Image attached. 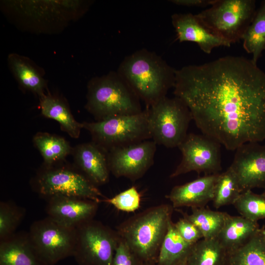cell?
I'll return each instance as SVG.
<instances>
[{
	"label": "cell",
	"mask_w": 265,
	"mask_h": 265,
	"mask_svg": "<svg viewBox=\"0 0 265 265\" xmlns=\"http://www.w3.org/2000/svg\"><path fill=\"white\" fill-rule=\"evenodd\" d=\"M174 88L202 134L226 149L265 139V73L252 59L228 55L184 66Z\"/></svg>",
	"instance_id": "6da1fadb"
},
{
	"label": "cell",
	"mask_w": 265,
	"mask_h": 265,
	"mask_svg": "<svg viewBox=\"0 0 265 265\" xmlns=\"http://www.w3.org/2000/svg\"><path fill=\"white\" fill-rule=\"evenodd\" d=\"M175 71L156 53L142 49L126 56L117 72L148 108L174 87Z\"/></svg>",
	"instance_id": "7a4b0ae2"
},
{
	"label": "cell",
	"mask_w": 265,
	"mask_h": 265,
	"mask_svg": "<svg viewBox=\"0 0 265 265\" xmlns=\"http://www.w3.org/2000/svg\"><path fill=\"white\" fill-rule=\"evenodd\" d=\"M173 207L155 206L121 223L117 232L141 264L157 263L161 243L171 220Z\"/></svg>",
	"instance_id": "3957f363"
},
{
	"label": "cell",
	"mask_w": 265,
	"mask_h": 265,
	"mask_svg": "<svg viewBox=\"0 0 265 265\" xmlns=\"http://www.w3.org/2000/svg\"><path fill=\"white\" fill-rule=\"evenodd\" d=\"M87 90L85 108L96 121L143 111L140 99L117 72L93 78Z\"/></svg>",
	"instance_id": "277c9868"
},
{
	"label": "cell",
	"mask_w": 265,
	"mask_h": 265,
	"mask_svg": "<svg viewBox=\"0 0 265 265\" xmlns=\"http://www.w3.org/2000/svg\"><path fill=\"white\" fill-rule=\"evenodd\" d=\"M64 161L50 166L43 164L31 180L33 190L46 198L64 195L87 199L98 203L106 199L97 186L80 170L65 164Z\"/></svg>",
	"instance_id": "5b68a950"
},
{
	"label": "cell",
	"mask_w": 265,
	"mask_h": 265,
	"mask_svg": "<svg viewBox=\"0 0 265 265\" xmlns=\"http://www.w3.org/2000/svg\"><path fill=\"white\" fill-rule=\"evenodd\" d=\"M82 125L90 133L92 141L107 152L151 139L147 108L139 113L84 122Z\"/></svg>",
	"instance_id": "8992f818"
},
{
	"label": "cell",
	"mask_w": 265,
	"mask_h": 265,
	"mask_svg": "<svg viewBox=\"0 0 265 265\" xmlns=\"http://www.w3.org/2000/svg\"><path fill=\"white\" fill-rule=\"evenodd\" d=\"M256 11L254 0H214L196 15L212 33L232 44L242 39Z\"/></svg>",
	"instance_id": "52a82bcc"
},
{
	"label": "cell",
	"mask_w": 265,
	"mask_h": 265,
	"mask_svg": "<svg viewBox=\"0 0 265 265\" xmlns=\"http://www.w3.org/2000/svg\"><path fill=\"white\" fill-rule=\"evenodd\" d=\"M151 139L167 148L178 146L186 138L191 112L180 98L166 96L147 108Z\"/></svg>",
	"instance_id": "ba28073f"
},
{
	"label": "cell",
	"mask_w": 265,
	"mask_h": 265,
	"mask_svg": "<svg viewBox=\"0 0 265 265\" xmlns=\"http://www.w3.org/2000/svg\"><path fill=\"white\" fill-rule=\"evenodd\" d=\"M28 234L35 251L47 265H54L73 256L76 228L64 225L47 216L33 222Z\"/></svg>",
	"instance_id": "9c48e42d"
},
{
	"label": "cell",
	"mask_w": 265,
	"mask_h": 265,
	"mask_svg": "<svg viewBox=\"0 0 265 265\" xmlns=\"http://www.w3.org/2000/svg\"><path fill=\"white\" fill-rule=\"evenodd\" d=\"M73 257L79 265H112L120 240L117 231L92 219L76 228Z\"/></svg>",
	"instance_id": "30bf717a"
},
{
	"label": "cell",
	"mask_w": 265,
	"mask_h": 265,
	"mask_svg": "<svg viewBox=\"0 0 265 265\" xmlns=\"http://www.w3.org/2000/svg\"><path fill=\"white\" fill-rule=\"evenodd\" d=\"M220 147L217 142L203 134L187 133L178 147L182 158L170 177L191 171L204 173L205 175L220 173L222 170Z\"/></svg>",
	"instance_id": "8fae6325"
},
{
	"label": "cell",
	"mask_w": 265,
	"mask_h": 265,
	"mask_svg": "<svg viewBox=\"0 0 265 265\" xmlns=\"http://www.w3.org/2000/svg\"><path fill=\"white\" fill-rule=\"evenodd\" d=\"M157 144L152 139L113 149L107 152L109 170L115 177L135 181L153 165Z\"/></svg>",
	"instance_id": "7c38bea8"
},
{
	"label": "cell",
	"mask_w": 265,
	"mask_h": 265,
	"mask_svg": "<svg viewBox=\"0 0 265 265\" xmlns=\"http://www.w3.org/2000/svg\"><path fill=\"white\" fill-rule=\"evenodd\" d=\"M235 151L229 167L235 174L242 192L255 188L265 189V145L247 143Z\"/></svg>",
	"instance_id": "4fadbf2b"
},
{
	"label": "cell",
	"mask_w": 265,
	"mask_h": 265,
	"mask_svg": "<svg viewBox=\"0 0 265 265\" xmlns=\"http://www.w3.org/2000/svg\"><path fill=\"white\" fill-rule=\"evenodd\" d=\"M47 199L48 216L74 228L93 219L98 208V202L77 197L55 195Z\"/></svg>",
	"instance_id": "5bb4252c"
},
{
	"label": "cell",
	"mask_w": 265,
	"mask_h": 265,
	"mask_svg": "<svg viewBox=\"0 0 265 265\" xmlns=\"http://www.w3.org/2000/svg\"><path fill=\"white\" fill-rule=\"evenodd\" d=\"M172 25L180 42L188 41L197 44L200 49L210 53L216 47H229L231 44L212 33L196 14L175 13L171 16Z\"/></svg>",
	"instance_id": "9a60e30c"
},
{
	"label": "cell",
	"mask_w": 265,
	"mask_h": 265,
	"mask_svg": "<svg viewBox=\"0 0 265 265\" xmlns=\"http://www.w3.org/2000/svg\"><path fill=\"white\" fill-rule=\"evenodd\" d=\"M219 174L205 175L185 184L175 186L166 197L174 208L205 207L212 201Z\"/></svg>",
	"instance_id": "2e32d148"
},
{
	"label": "cell",
	"mask_w": 265,
	"mask_h": 265,
	"mask_svg": "<svg viewBox=\"0 0 265 265\" xmlns=\"http://www.w3.org/2000/svg\"><path fill=\"white\" fill-rule=\"evenodd\" d=\"M75 166L96 186L109 180L107 152L92 141L76 145L72 154Z\"/></svg>",
	"instance_id": "e0dca14e"
},
{
	"label": "cell",
	"mask_w": 265,
	"mask_h": 265,
	"mask_svg": "<svg viewBox=\"0 0 265 265\" xmlns=\"http://www.w3.org/2000/svg\"><path fill=\"white\" fill-rule=\"evenodd\" d=\"M0 265H47L39 257L28 232H16L0 241Z\"/></svg>",
	"instance_id": "ac0fdd59"
},
{
	"label": "cell",
	"mask_w": 265,
	"mask_h": 265,
	"mask_svg": "<svg viewBox=\"0 0 265 265\" xmlns=\"http://www.w3.org/2000/svg\"><path fill=\"white\" fill-rule=\"evenodd\" d=\"M260 229L258 222L229 214L217 238L229 253L246 243Z\"/></svg>",
	"instance_id": "d6986e66"
},
{
	"label": "cell",
	"mask_w": 265,
	"mask_h": 265,
	"mask_svg": "<svg viewBox=\"0 0 265 265\" xmlns=\"http://www.w3.org/2000/svg\"><path fill=\"white\" fill-rule=\"evenodd\" d=\"M39 99V106L43 116L57 121L61 129L71 137L77 138L80 136L83 129L82 123L75 119L64 100L50 94H45Z\"/></svg>",
	"instance_id": "ffe728a7"
},
{
	"label": "cell",
	"mask_w": 265,
	"mask_h": 265,
	"mask_svg": "<svg viewBox=\"0 0 265 265\" xmlns=\"http://www.w3.org/2000/svg\"><path fill=\"white\" fill-rule=\"evenodd\" d=\"M228 253L217 238H202L193 244L187 265H227Z\"/></svg>",
	"instance_id": "44dd1931"
},
{
	"label": "cell",
	"mask_w": 265,
	"mask_h": 265,
	"mask_svg": "<svg viewBox=\"0 0 265 265\" xmlns=\"http://www.w3.org/2000/svg\"><path fill=\"white\" fill-rule=\"evenodd\" d=\"M33 143L43 159V164L47 166L64 161L73 150L65 138L47 132L37 133L33 137Z\"/></svg>",
	"instance_id": "7402d4cb"
},
{
	"label": "cell",
	"mask_w": 265,
	"mask_h": 265,
	"mask_svg": "<svg viewBox=\"0 0 265 265\" xmlns=\"http://www.w3.org/2000/svg\"><path fill=\"white\" fill-rule=\"evenodd\" d=\"M193 245L179 235L171 220L158 255L157 265H176L186 260Z\"/></svg>",
	"instance_id": "603a6c76"
},
{
	"label": "cell",
	"mask_w": 265,
	"mask_h": 265,
	"mask_svg": "<svg viewBox=\"0 0 265 265\" xmlns=\"http://www.w3.org/2000/svg\"><path fill=\"white\" fill-rule=\"evenodd\" d=\"M245 51L252 54L255 63L265 50V0L261 2L242 39Z\"/></svg>",
	"instance_id": "cb8c5ba5"
},
{
	"label": "cell",
	"mask_w": 265,
	"mask_h": 265,
	"mask_svg": "<svg viewBox=\"0 0 265 265\" xmlns=\"http://www.w3.org/2000/svg\"><path fill=\"white\" fill-rule=\"evenodd\" d=\"M183 215L197 227L203 238L209 239L217 238L229 214L203 207L192 209L190 214Z\"/></svg>",
	"instance_id": "d4e9b609"
},
{
	"label": "cell",
	"mask_w": 265,
	"mask_h": 265,
	"mask_svg": "<svg viewBox=\"0 0 265 265\" xmlns=\"http://www.w3.org/2000/svg\"><path fill=\"white\" fill-rule=\"evenodd\" d=\"M227 265H265V240L259 231L243 245L228 253Z\"/></svg>",
	"instance_id": "484cf974"
},
{
	"label": "cell",
	"mask_w": 265,
	"mask_h": 265,
	"mask_svg": "<svg viewBox=\"0 0 265 265\" xmlns=\"http://www.w3.org/2000/svg\"><path fill=\"white\" fill-rule=\"evenodd\" d=\"M9 62L14 75L24 88L37 95L39 98L45 94V81L32 65L15 55L9 57Z\"/></svg>",
	"instance_id": "4316f807"
},
{
	"label": "cell",
	"mask_w": 265,
	"mask_h": 265,
	"mask_svg": "<svg viewBox=\"0 0 265 265\" xmlns=\"http://www.w3.org/2000/svg\"><path fill=\"white\" fill-rule=\"evenodd\" d=\"M241 193L237 178L229 167L226 171L219 174L212 201L213 206L218 209L233 205Z\"/></svg>",
	"instance_id": "83f0119b"
},
{
	"label": "cell",
	"mask_w": 265,
	"mask_h": 265,
	"mask_svg": "<svg viewBox=\"0 0 265 265\" xmlns=\"http://www.w3.org/2000/svg\"><path fill=\"white\" fill-rule=\"evenodd\" d=\"M240 215L253 222L265 219V197L252 190L242 192L233 204Z\"/></svg>",
	"instance_id": "f1b7e54d"
},
{
	"label": "cell",
	"mask_w": 265,
	"mask_h": 265,
	"mask_svg": "<svg viewBox=\"0 0 265 265\" xmlns=\"http://www.w3.org/2000/svg\"><path fill=\"white\" fill-rule=\"evenodd\" d=\"M26 210L13 202L0 203V241L12 236L24 219Z\"/></svg>",
	"instance_id": "f546056e"
},
{
	"label": "cell",
	"mask_w": 265,
	"mask_h": 265,
	"mask_svg": "<svg viewBox=\"0 0 265 265\" xmlns=\"http://www.w3.org/2000/svg\"><path fill=\"white\" fill-rule=\"evenodd\" d=\"M140 194L135 186H132L114 197L106 198L104 201L118 210L128 212L137 210L140 207Z\"/></svg>",
	"instance_id": "4dcf8cb0"
},
{
	"label": "cell",
	"mask_w": 265,
	"mask_h": 265,
	"mask_svg": "<svg viewBox=\"0 0 265 265\" xmlns=\"http://www.w3.org/2000/svg\"><path fill=\"white\" fill-rule=\"evenodd\" d=\"M174 226L181 237L188 243L193 245L203 236L197 227L189 220L183 217Z\"/></svg>",
	"instance_id": "1f68e13d"
},
{
	"label": "cell",
	"mask_w": 265,
	"mask_h": 265,
	"mask_svg": "<svg viewBox=\"0 0 265 265\" xmlns=\"http://www.w3.org/2000/svg\"><path fill=\"white\" fill-rule=\"evenodd\" d=\"M141 265L127 244L120 238L113 257L112 265Z\"/></svg>",
	"instance_id": "d6a6232c"
},
{
	"label": "cell",
	"mask_w": 265,
	"mask_h": 265,
	"mask_svg": "<svg viewBox=\"0 0 265 265\" xmlns=\"http://www.w3.org/2000/svg\"><path fill=\"white\" fill-rule=\"evenodd\" d=\"M214 0H171L172 3L188 7H206L211 6Z\"/></svg>",
	"instance_id": "836d02e7"
},
{
	"label": "cell",
	"mask_w": 265,
	"mask_h": 265,
	"mask_svg": "<svg viewBox=\"0 0 265 265\" xmlns=\"http://www.w3.org/2000/svg\"><path fill=\"white\" fill-rule=\"evenodd\" d=\"M259 232L261 235L262 236V237H263V238H264V239L265 240V228L264 227L260 228Z\"/></svg>",
	"instance_id": "e575fe53"
},
{
	"label": "cell",
	"mask_w": 265,
	"mask_h": 265,
	"mask_svg": "<svg viewBox=\"0 0 265 265\" xmlns=\"http://www.w3.org/2000/svg\"><path fill=\"white\" fill-rule=\"evenodd\" d=\"M176 265H187V264L186 263V260H185Z\"/></svg>",
	"instance_id": "d590c367"
},
{
	"label": "cell",
	"mask_w": 265,
	"mask_h": 265,
	"mask_svg": "<svg viewBox=\"0 0 265 265\" xmlns=\"http://www.w3.org/2000/svg\"><path fill=\"white\" fill-rule=\"evenodd\" d=\"M141 265H157V263H150L142 264Z\"/></svg>",
	"instance_id": "8d00e7d4"
},
{
	"label": "cell",
	"mask_w": 265,
	"mask_h": 265,
	"mask_svg": "<svg viewBox=\"0 0 265 265\" xmlns=\"http://www.w3.org/2000/svg\"><path fill=\"white\" fill-rule=\"evenodd\" d=\"M262 195H263L264 197H265V189L263 192L262 193Z\"/></svg>",
	"instance_id": "74e56055"
}]
</instances>
